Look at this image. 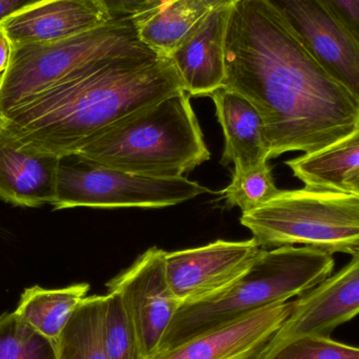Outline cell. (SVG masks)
Wrapping results in <instances>:
<instances>
[{
	"mask_svg": "<svg viewBox=\"0 0 359 359\" xmlns=\"http://www.w3.org/2000/svg\"><path fill=\"white\" fill-rule=\"evenodd\" d=\"M286 164L307 188L345 192L346 178L359 170V124L330 147Z\"/></svg>",
	"mask_w": 359,
	"mask_h": 359,
	"instance_id": "obj_18",
	"label": "cell"
},
{
	"mask_svg": "<svg viewBox=\"0 0 359 359\" xmlns=\"http://www.w3.org/2000/svg\"><path fill=\"white\" fill-rule=\"evenodd\" d=\"M0 359H58L56 341L16 312L0 316Z\"/></svg>",
	"mask_w": 359,
	"mask_h": 359,
	"instance_id": "obj_21",
	"label": "cell"
},
{
	"mask_svg": "<svg viewBox=\"0 0 359 359\" xmlns=\"http://www.w3.org/2000/svg\"><path fill=\"white\" fill-rule=\"evenodd\" d=\"M359 314V251L334 276L293 301L292 311L253 359H269L283 346L303 337H330Z\"/></svg>",
	"mask_w": 359,
	"mask_h": 359,
	"instance_id": "obj_11",
	"label": "cell"
},
{
	"mask_svg": "<svg viewBox=\"0 0 359 359\" xmlns=\"http://www.w3.org/2000/svg\"><path fill=\"white\" fill-rule=\"evenodd\" d=\"M43 0H0V23L8 17Z\"/></svg>",
	"mask_w": 359,
	"mask_h": 359,
	"instance_id": "obj_27",
	"label": "cell"
},
{
	"mask_svg": "<svg viewBox=\"0 0 359 359\" xmlns=\"http://www.w3.org/2000/svg\"><path fill=\"white\" fill-rule=\"evenodd\" d=\"M224 88L263 119L270 159L316 153L353 132L359 101L337 83L265 0H241L225 40Z\"/></svg>",
	"mask_w": 359,
	"mask_h": 359,
	"instance_id": "obj_1",
	"label": "cell"
},
{
	"mask_svg": "<svg viewBox=\"0 0 359 359\" xmlns=\"http://www.w3.org/2000/svg\"><path fill=\"white\" fill-rule=\"evenodd\" d=\"M320 67L359 101V40L320 0H265Z\"/></svg>",
	"mask_w": 359,
	"mask_h": 359,
	"instance_id": "obj_8",
	"label": "cell"
},
{
	"mask_svg": "<svg viewBox=\"0 0 359 359\" xmlns=\"http://www.w3.org/2000/svg\"><path fill=\"white\" fill-rule=\"evenodd\" d=\"M12 43L8 38L0 32V74L4 73L10 63Z\"/></svg>",
	"mask_w": 359,
	"mask_h": 359,
	"instance_id": "obj_28",
	"label": "cell"
},
{
	"mask_svg": "<svg viewBox=\"0 0 359 359\" xmlns=\"http://www.w3.org/2000/svg\"><path fill=\"white\" fill-rule=\"evenodd\" d=\"M144 48L133 19H113L59 41L12 46L10 63L0 74V117L97 59Z\"/></svg>",
	"mask_w": 359,
	"mask_h": 359,
	"instance_id": "obj_6",
	"label": "cell"
},
{
	"mask_svg": "<svg viewBox=\"0 0 359 359\" xmlns=\"http://www.w3.org/2000/svg\"><path fill=\"white\" fill-rule=\"evenodd\" d=\"M241 224L264 248L302 244L330 255L359 251V198L348 192L280 190L263 206L243 213Z\"/></svg>",
	"mask_w": 359,
	"mask_h": 359,
	"instance_id": "obj_5",
	"label": "cell"
},
{
	"mask_svg": "<svg viewBox=\"0 0 359 359\" xmlns=\"http://www.w3.org/2000/svg\"><path fill=\"white\" fill-rule=\"evenodd\" d=\"M60 158L25 151L0 124V200L20 207L52 204Z\"/></svg>",
	"mask_w": 359,
	"mask_h": 359,
	"instance_id": "obj_15",
	"label": "cell"
},
{
	"mask_svg": "<svg viewBox=\"0 0 359 359\" xmlns=\"http://www.w3.org/2000/svg\"><path fill=\"white\" fill-rule=\"evenodd\" d=\"M209 190L184 178L160 179L114 170L78 154L60 158L54 210L92 208H163L192 200Z\"/></svg>",
	"mask_w": 359,
	"mask_h": 359,
	"instance_id": "obj_7",
	"label": "cell"
},
{
	"mask_svg": "<svg viewBox=\"0 0 359 359\" xmlns=\"http://www.w3.org/2000/svg\"><path fill=\"white\" fill-rule=\"evenodd\" d=\"M269 359H359V348L330 337H303L283 346Z\"/></svg>",
	"mask_w": 359,
	"mask_h": 359,
	"instance_id": "obj_24",
	"label": "cell"
},
{
	"mask_svg": "<svg viewBox=\"0 0 359 359\" xmlns=\"http://www.w3.org/2000/svg\"><path fill=\"white\" fill-rule=\"evenodd\" d=\"M113 19H134L151 12L165 0H101Z\"/></svg>",
	"mask_w": 359,
	"mask_h": 359,
	"instance_id": "obj_25",
	"label": "cell"
},
{
	"mask_svg": "<svg viewBox=\"0 0 359 359\" xmlns=\"http://www.w3.org/2000/svg\"><path fill=\"white\" fill-rule=\"evenodd\" d=\"M78 155L114 170L149 178H181L210 159L185 92L120 120Z\"/></svg>",
	"mask_w": 359,
	"mask_h": 359,
	"instance_id": "obj_3",
	"label": "cell"
},
{
	"mask_svg": "<svg viewBox=\"0 0 359 359\" xmlns=\"http://www.w3.org/2000/svg\"><path fill=\"white\" fill-rule=\"evenodd\" d=\"M165 255V251L151 247L107 284L109 292L121 297L147 359L159 349L166 329L182 306L168 283Z\"/></svg>",
	"mask_w": 359,
	"mask_h": 359,
	"instance_id": "obj_9",
	"label": "cell"
},
{
	"mask_svg": "<svg viewBox=\"0 0 359 359\" xmlns=\"http://www.w3.org/2000/svg\"><path fill=\"white\" fill-rule=\"evenodd\" d=\"M231 10L210 11L168 56L189 97H210L225 86V40Z\"/></svg>",
	"mask_w": 359,
	"mask_h": 359,
	"instance_id": "obj_14",
	"label": "cell"
},
{
	"mask_svg": "<svg viewBox=\"0 0 359 359\" xmlns=\"http://www.w3.org/2000/svg\"><path fill=\"white\" fill-rule=\"evenodd\" d=\"M210 98L225 137L221 163L244 168L268 162L270 151L263 119L255 105L227 88L215 90Z\"/></svg>",
	"mask_w": 359,
	"mask_h": 359,
	"instance_id": "obj_16",
	"label": "cell"
},
{
	"mask_svg": "<svg viewBox=\"0 0 359 359\" xmlns=\"http://www.w3.org/2000/svg\"><path fill=\"white\" fill-rule=\"evenodd\" d=\"M359 40V0H320Z\"/></svg>",
	"mask_w": 359,
	"mask_h": 359,
	"instance_id": "obj_26",
	"label": "cell"
},
{
	"mask_svg": "<svg viewBox=\"0 0 359 359\" xmlns=\"http://www.w3.org/2000/svg\"><path fill=\"white\" fill-rule=\"evenodd\" d=\"M107 294L80 302L56 341L58 359H109L104 344Z\"/></svg>",
	"mask_w": 359,
	"mask_h": 359,
	"instance_id": "obj_20",
	"label": "cell"
},
{
	"mask_svg": "<svg viewBox=\"0 0 359 359\" xmlns=\"http://www.w3.org/2000/svg\"><path fill=\"white\" fill-rule=\"evenodd\" d=\"M262 249L255 238L217 240L196 248L166 252L165 269L172 292L182 305L215 297L242 278Z\"/></svg>",
	"mask_w": 359,
	"mask_h": 359,
	"instance_id": "obj_10",
	"label": "cell"
},
{
	"mask_svg": "<svg viewBox=\"0 0 359 359\" xmlns=\"http://www.w3.org/2000/svg\"><path fill=\"white\" fill-rule=\"evenodd\" d=\"M104 344L109 359H147L143 353L132 318L117 293L107 292Z\"/></svg>",
	"mask_w": 359,
	"mask_h": 359,
	"instance_id": "obj_23",
	"label": "cell"
},
{
	"mask_svg": "<svg viewBox=\"0 0 359 359\" xmlns=\"http://www.w3.org/2000/svg\"><path fill=\"white\" fill-rule=\"evenodd\" d=\"M210 11L200 0H165L133 19L139 39L161 56H170Z\"/></svg>",
	"mask_w": 359,
	"mask_h": 359,
	"instance_id": "obj_17",
	"label": "cell"
},
{
	"mask_svg": "<svg viewBox=\"0 0 359 359\" xmlns=\"http://www.w3.org/2000/svg\"><path fill=\"white\" fill-rule=\"evenodd\" d=\"M280 190L276 187L268 162L244 168H234L231 183L223 191L229 207L250 212L269 202Z\"/></svg>",
	"mask_w": 359,
	"mask_h": 359,
	"instance_id": "obj_22",
	"label": "cell"
},
{
	"mask_svg": "<svg viewBox=\"0 0 359 359\" xmlns=\"http://www.w3.org/2000/svg\"><path fill=\"white\" fill-rule=\"evenodd\" d=\"M209 11L227 10L233 8L241 0H200Z\"/></svg>",
	"mask_w": 359,
	"mask_h": 359,
	"instance_id": "obj_29",
	"label": "cell"
},
{
	"mask_svg": "<svg viewBox=\"0 0 359 359\" xmlns=\"http://www.w3.org/2000/svg\"><path fill=\"white\" fill-rule=\"evenodd\" d=\"M113 20L101 0H43L0 23L12 46L75 37Z\"/></svg>",
	"mask_w": 359,
	"mask_h": 359,
	"instance_id": "obj_13",
	"label": "cell"
},
{
	"mask_svg": "<svg viewBox=\"0 0 359 359\" xmlns=\"http://www.w3.org/2000/svg\"><path fill=\"white\" fill-rule=\"evenodd\" d=\"M344 186H345V192L359 198V170L352 172L346 178Z\"/></svg>",
	"mask_w": 359,
	"mask_h": 359,
	"instance_id": "obj_30",
	"label": "cell"
},
{
	"mask_svg": "<svg viewBox=\"0 0 359 359\" xmlns=\"http://www.w3.org/2000/svg\"><path fill=\"white\" fill-rule=\"evenodd\" d=\"M184 92L172 60L149 48L102 57L0 117L23 149L77 154L128 116Z\"/></svg>",
	"mask_w": 359,
	"mask_h": 359,
	"instance_id": "obj_2",
	"label": "cell"
},
{
	"mask_svg": "<svg viewBox=\"0 0 359 359\" xmlns=\"http://www.w3.org/2000/svg\"><path fill=\"white\" fill-rule=\"evenodd\" d=\"M293 302L274 304L207 331L149 359H253L292 311Z\"/></svg>",
	"mask_w": 359,
	"mask_h": 359,
	"instance_id": "obj_12",
	"label": "cell"
},
{
	"mask_svg": "<svg viewBox=\"0 0 359 359\" xmlns=\"http://www.w3.org/2000/svg\"><path fill=\"white\" fill-rule=\"evenodd\" d=\"M88 291L90 285L86 283L60 289L33 286L23 291L15 312L44 337L57 341Z\"/></svg>",
	"mask_w": 359,
	"mask_h": 359,
	"instance_id": "obj_19",
	"label": "cell"
},
{
	"mask_svg": "<svg viewBox=\"0 0 359 359\" xmlns=\"http://www.w3.org/2000/svg\"><path fill=\"white\" fill-rule=\"evenodd\" d=\"M333 267L332 255L312 247L262 249L248 271L229 288L205 301L182 305L158 351L176 347L268 306L301 297L330 276Z\"/></svg>",
	"mask_w": 359,
	"mask_h": 359,
	"instance_id": "obj_4",
	"label": "cell"
}]
</instances>
